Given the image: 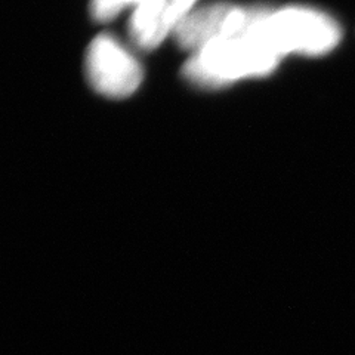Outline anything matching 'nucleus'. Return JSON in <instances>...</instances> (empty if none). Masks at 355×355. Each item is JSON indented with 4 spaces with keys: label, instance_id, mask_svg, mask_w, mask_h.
<instances>
[{
    "label": "nucleus",
    "instance_id": "1",
    "mask_svg": "<svg viewBox=\"0 0 355 355\" xmlns=\"http://www.w3.org/2000/svg\"><path fill=\"white\" fill-rule=\"evenodd\" d=\"M248 31L280 58L291 53L323 55L335 48L342 36L335 19L308 6L254 8Z\"/></svg>",
    "mask_w": 355,
    "mask_h": 355
},
{
    "label": "nucleus",
    "instance_id": "2",
    "mask_svg": "<svg viewBox=\"0 0 355 355\" xmlns=\"http://www.w3.org/2000/svg\"><path fill=\"white\" fill-rule=\"evenodd\" d=\"M280 60L265 43L246 31L243 36L215 40L191 53L184 65V76L200 87L216 89L268 74Z\"/></svg>",
    "mask_w": 355,
    "mask_h": 355
},
{
    "label": "nucleus",
    "instance_id": "3",
    "mask_svg": "<svg viewBox=\"0 0 355 355\" xmlns=\"http://www.w3.org/2000/svg\"><path fill=\"white\" fill-rule=\"evenodd\" d=\"M85 70L95 91L110 98L129 96L142 82L141 64L111 35L98 36L89 44Z\"/></svg>",
    "mask_w": 355,
    "mask_h": 355
},
{
    "label": "nucleus",
    "instance_id": "4",
    "mask_svg": "<svg viewBox=\"0 0 355 355\" xmlns=\"http://www.w3.org/2000/svg\"><path fill=\"white\" fill-rule=\"evenodd\" d=\"M254 8L232 3H212L194 8L178 24L173 37L191 53L219 39L243 36L250 27Z\"/></svg>",
    "mask_w": 355,
    "mask_h": 355
}]
</instances>
